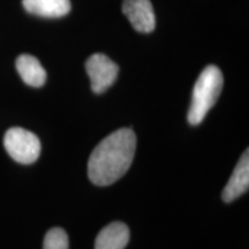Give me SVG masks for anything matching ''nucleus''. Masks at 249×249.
<instances>
[{"instance_id":"f257e3e1","label":"nucleus","mask_w":249,"mask_h":249,"mask_svg":"<svg viewBox=\"0 0 249 249\" xmlns=\"http://www.w3.org/2000/svg\"><path fill=\"white\" fill-rule=\"evenodd\" d=\"M135 133L121 128L111 133L93 149L88 161V177L96 186H108L119 180L133 163Z\"/></svg>"},{"instance_id":"f03ea898","label":"nucleus","mask_w":249,"mask_h":249,"mask_svg":"<svg viewBox=\"0 0 249 249\" xmlns=\"http://www.w3.org/2000/svg\"><path fill=\"white\" fill-rule=\"evenodd\" d=\"M224 85L223 74L219 68L209 65L202 71L193 89L188 121L193 126L200 124L210 108L216 104Z\"/></svg>"},{"instance_id":"7ed1b4c3","label":"nucleus","mask_w":249,"mask_h":249,"mask_svg":"<svg viewBox=\"0 0 249 249\" xmlns=\"http://www.w3.org/2000/svg\"><path fill=\"white\" fill-rule=\"evenodd\" d=\"M4 147L15 161L21 164H33L40 155V142L29 130L13 127L5 134Z\"/></svg>"},{"instance_id":"20e7f679","label":"nucleus","mask_w":249,"mask_h":249,"mask_svg":"<svg viewBox=\"0 0 249 249\" xmlns=\"http://www.w3.org/2000/svg\"><path fill=\"white\" fill-rule=\"evenodd\" d=\"M87 73L91 81V89L95 93H102L116 82L119 67L105 54L95 53L86 62Z\"/></svg>"},{"instance_id":"39448f33","label":"nucleus","mask_w":249,"mask_h":249,"mask_svg":"<svg viewBox=\"0 0 249 249\" xmlns=\"http://www.w3.org/2000/svg\"><path fill=\"white\" fill-rule=\"evenodd\" d=\"M123 12L134 29L140 33H151L155 29V13L150 0H124Z\"/></svg>"},{"instance_id":"423d86ee","label":"nucleus","mask_w":249,"mask_h":249,"mask_svg":"<svg viewBox=\"0 0 249 249\" xmlns=\"http://www.w3.org/2000/svg\"><path fill=\"white\" fill-rule=\"evenodd\" d=\"M249 187V152L246 150L241 156L240 160L233 171L231 178L224 188L222 198L224 202H230L236 200L248 191Z\"/></svg>"},{"instance_id":"0eeeda50","label":"nucleus","mask_w":249,"mask_h":249,"mask_svg":"<svg viewBox=\"0 0 249 249\" xmlns=\"http://www.w3.org/2000/svg\"><path fill=\"white\" fill-rule=\"evenodd\" d=\"M129 241V229L126 224L114 222L98 233L95 249H124Z\"/></svg>"},{"instance_id":"6e6552de","label":"nucleus","mask_w":249,"mask_h":249,"mask_svg":"<svg viewBox=\"0 0 249 249\" xmlns=\"http://www.w3.org/2000/svg\"><path fill=\"white\" fill-rule=\"evenodd\" d=\"M28 13L42 18H61L70 13V0H22Z\"/></svg>"},{"instance_id":"1a4fd4ad","label":"nucleus","mask_w":249,"mask_h":249,"mask_svg":"<svg viewBox=\"0 0 249 249\" xmlns=\"http://www.w3.org/2000/svg\"><path fill=\"white\" fill-rule=\"evenodd\" d=\"M15 66L20 74L21 79L27 83L28 86L39 88L44 86L46 81V71L43 68L40 62L30 54L18 55L15 62Z\"/></svg>"},{"instance_id":"9d476101","label":"nucleus","mask_w":249,"mask_h":249,"mask_svg":"<svg viewBox=\"0 0 249 249\" xmlns=\"http://www.w3.org/2000/svg\"><path fill=\"white\" fill-rule=\"evenodd\" d=\"M43 249H68V236L65 230L53 227L46 233Z\"/></svg>"}]
</instances>
